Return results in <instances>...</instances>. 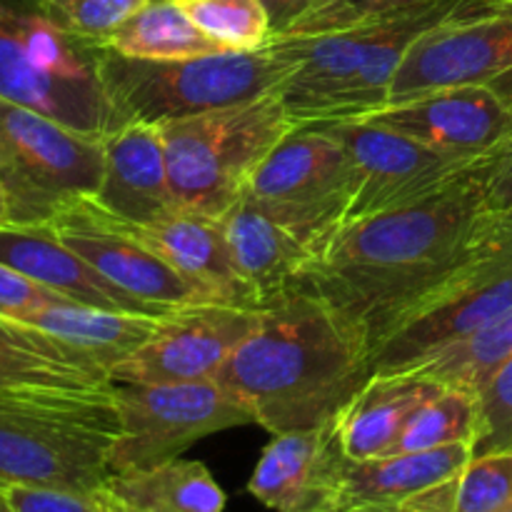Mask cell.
<instances>
[{
  "label": "cell",
  "mask_w": 512,
  "mask_h": 512,
  "mask_svg": "<svg viewBox=\"0 0 512 512\" xmlns=\"http://www.w3.org/2000/svg\"><path fill=\"white\" fill-rule=\"evenodd\" d=\"M505 153L508 148L420 203L345 223L313 253L298 288L348 320L373 355L493 223L498 210L490 205L488 188Z\"/></svg>",
  "instance_id": "1"
},
{
  "label": "cell",
  "mask_w": 512,
  "mask_h": 512,
  "mask_svg": "<svg viewBox=\"0 0 512 512\" xmlns=\"http://www.w3.org/2000/svg\"><path fill=\"white\" fill-rule=\"evenodd\" d=\"M355 188L345 145L323 125H298L255 170L245 195L318 253L348 223Z\"/></svg>",
  "instance_id": "10"
},
{
  "label": "cell",
  "mask_w": 512,
  "mask_h": 512,
  "mask_svg": "<svg viewBox=\"0 0 512 512\" xmlns=\"http://www.w3.org/2000/svg\"><path fill=\"white\" fill-rule=\"evenodd\" d=\"M505 10H510V13H512V0H508V3H505Z\"/></svg>",
  "instance_id": "45"
},
{
  "label": "cell",
  "mask_w": 512,
  "mask_h": 512,
  "mask_svg": "<svg viewBox=\"0 0 512 512\" xmlns=\"http://www.w3.org/2000/svg\"><path fill=\"white\" fill-rule=\"evenodd\" d=\"M158 128L180 208L220 218L243 198L255 170L298 125L275 90L248 103L168 120Z\"/></svg>",
  "instance_id": "7"
},
{
  "label": "cell",
  "mask_w": 512,
  "mask_h": 512,
  "mask_svg": "<svg viewBox=\"0 0 512 512\" xmlns=\"http://www.w3.org/2000/svg\"><path fill=\"white\" fill-rule=\"evenodd\" d=\"M318 125L330 130L345 145L358 175L348 223L420 203L458 183L483 160L498 155L493 153L480 160L455 158L363 118Z\"/></svg>",
  "instance_id": "12"
},
{
  "label": "cell",
  "mask_w": 512,
  "mask_h": 512,
  "mask_svg": "<svg viewBox=\"0 0 512 512\" xmlns=\"http://www.w3.org/2000/svg\"><path fill=\"white\" fill-rule=\"evenodd\" d=\"M488 198L493 210H512V143L490 178Z\"/></svg>",
  "instance_id": "38"
},
{
  "label": "cell",
  "mask_w": 512,
  "mask_h": 512,
  "mask_svg": "<svg viewBox=\"0 0 512 512\" xmlns=\"http://www.w3.org/2000/svg\"><path fill=\"white\" fill-rule=\"evenodd\" d=\"M63 295L53 293L45 285L35 283L28 275L18 273L10 265L0 263V315L13 320L28 318L35 310L45 308Z\"/></svg>",
  "instance_id": "36"
},
{
  "label": "cell",
  "mask_w": 512,
  "mask_h": 512,
  "mask_svg": "<svg viewBox=\"0 0 512 512\" xmlns=\"http://www.w3.org/2000/svg\"><path fill=\"white\" fill-rule=\"evenodd\" d=\"M488 88L493 90V93L498 95V98L512 110V68L505 70L503 75H498L493 83H488Z\"/></svg>",
  "instance_id": "39"
},
{
  "label": "cell",
  "mask_w": 512,
  "mask_h": 512,
  "mask_svg": "<svg viewBox=\"0 0 512 512\" xmlns=\"http://www.w3.org/2000/svg\"><path fill=\"white\" fill-rule=\"evenodd\" d=\"M440 388L443 385L410 370L370 375L335 418L345 455L353 460L393 455L413 415L440 393Z\"/></svg>",
  "instance_id": "22"
},
{
  "label": "cell",
  "mask_w": 512,
  "mask_h": 512,
  "mask_svg": "<svg viewBox=\"0 0 512 512\" xmlns=\"http://www.w3.org/2000/svg\"><path fill=\"white\" fill-rule=\"evenodd\" d=\"M103 43L60 28L30 0H0V98L78 133L123 128L100 78Z\"/></svg>",
  "instance_id": "5"
},
{
  "label": "cell",
  "mask_w": 512,
  "mask_h": 512,
  "mask_svg": "<svg viewBox=\"0 0 512 512\" xmlns=\"http://www.w3.org/2000/svg\"><path fill=\"white\" fill-rule=\"evenodd\" d=\"M512 503V453L470 458L460 470L453 512H500Z\"/></svg>",
  "instance_id": "32"
},
{
  "label": "cell",
  "mask_w": 512,
  "mask_h": 512,
  "mask_svg": "<svg viewBox=\"0 0 512 512\" xmlns=\"http://www.w3.org/2000/svg\"><path fill=\"white\" fill-rule=\"evenodd\" d=\"M105 170L93 203L130 225H143L178 210L170 188L165 145L158 125L128 123L103 138Z\"/></svg>",
  "instance_id": "20"
},
{
  "label": "cell",
  "mask_w": 512,
  "mask_h": 512,
  "mask_svg": "<svg viewBox=\"0 0 512 512\" xmlns=\"http://www.w3.org/2000/svg\"><path fill=\"white\" fill-rule=\"evenodd\" d=\"M0 512H15V510H13V505H10L8 493H5L3 485H0Z\"/></svg>",
  "instance_id": "42"
},
{
  "label": "cell",
  "mask_w": 512,
  "mask_h": 512,
  "mask_svg": "<svg viewBox=\"0 0 512 512\" xmlns=\"http://www.w3.org/2000/svg\"><path fill=\"white\" fill-rule=\"evenodd\" d=\"M113 220L125 233H130L160 258L168 260L185 278L213 290L225 305L263 310L255 290L245 283L243 275L235 268L220 218L178 208L143 225H130L118 218Z\"/></svg>",
  "instance_id": "19"
},
{
  "label": "cell",
  "mask_w": 512,
  "mask_h": 512,
  "mask_svg": "<svg viewBox=\"0 0 512 512\" xmlns=\"http://www.w3.org/2000/svg\"><path fill=\"white\" fill-rule=\"evenodd\" d=\"M103 493L140 512H223V488L198 460L175 458L140 473L110 475Z\"/></svg>",
  "instance_id": "25"
},
{
  "label": "cell",
  "mask_w": 512,
  "mask_h": 512,
  "mask_svg": "<svg viewBox=\"0 0 512 512\" xmlns=\"http://www.w3.org/2000/svg\"><path fill=\"white\" fill-rule=\"evenodd\" d=\"M120 435L110 473H140L180 458L220 430L255 423L248 405L218 380L203 383H113Z\"/></svg>",
  "instance_id": "11"
},
{
  "label": "cell",
  "mask_w": 512,
  "mask_h": 512,
  "mask_svg": "<svg viewBox=\"0 0 512 512\" xmlns=\"http://www.w3.org/2000/svg\"><path fill=\"white\" fill-rule=\"evenodd\" d=\"M0 263L10 265L35 283L75 303L143 315H170L115 288L88 260L70 250L50 225H3L0 228Z\"/></svg>",
  "instance_id": "21"
},
{
  "label": "cell",
  "mask_w": 512,
  "mask_h": 512,
  "mask_svg": "<svg viewBox=\"0 0 512 512\" xmlns=\"http://www.w3.org/2000/svg\"><path fill=\"white\" fill-rule=\"evenodd\" d=\"M363 512H403V510H363Z\"/></svg>",
  "instance_id": "44"
},
{
  "label": "cell",
  "mask_w": 512,
  "mask_h": 512,
  "mask_svg": "<svg viewBox=\"0 0 512 512\" xmlns=\"http://www.w3.org/2000/svg\"><path fill=\"white\" fill-rule=\"evenodd\" d=\"M373 375L363 335L325 300L295 288L265 305L255 333L218 373L268 433L338 418Z\"/></svg>",
  "instance_id": "2"
},
{
  "label": "cell",
  "mask_w": 512,
  "mask_h": 512,
  "mask_svg": "<svg viewBox=\"0 0 512 512\" xmlns=\"http://www.w3.org/2000/svg\"><path fill=\"white\" fill-rule=\"evenodd\" d=\"M98 375L73 363L53 358L35 348L13 318L0 315V390L8 388H58V390H100L110 388Z\"/></svg>",
  "instance_id": "28"
},
{
  "label": "cell",
  "mask_w": 512,
  "mask_h": 512,
  "mask_svg": "<svg viewBox=\"0 0 512 512\" xmlns=\"http://www.w3.org/2000/svg\"><path fill=\"white\" fill-rule=\"evenodd\" d=\"M338 438V423L318 425L310 430L273 435L248 480V493L265 508L275 512H293L305 498L325 455Z\"/></svg>",
  "instance_id": "24"
},
{
  "label": "cell",
  "mask_w": 512,
  "mask_h": 512,
  "mask_svg": "<svg viewBox=\"0 0 512 512\" xmlns=\"http://www.w3.org/2000/svg\"><path fill=\"white\" fill-rule=\"evenodd\" d=\"M495 5H498V8H503L505 10V3H508V0H493Z\"/></svg>",
  "instance_id": "43"
},
{
  "label": "cell",
  "mask_w": 512,
  "mask_h": 512,
  "mask_svg": "<svg viewBox=\"0 0 512 512\" xmlns=\"http://www.w3.org/2000/svg\"><path fill=\"white\" fill-rule=\"evenodd\" d=\"M500 512H512V503H510V505H505V508L500 510Z\"/></svg>",
  "instance_id": "46"
},
{
  "label": "cell",
  "mask_w": 512,
  "mask_h": 512,
  "mask_svg": "<svg viewBox=\"0 0 512 512\" xmlns=\"http://www.w3.org/2000/svg\"><path fill=\"white\" fill-rule=\"evenodd\" d=\"M173 315V313H170ZM168 315L108 310L58 298L20 323L33 325L70 363L110 383L115 365L148 343Z\"/></svg>",
  "instance_id": "18"
},
{
  "label": "cell",
  "mask_w": 512,
  "mask_h": 512,
  "mask_svg": "<svg viewBox=\"0 0 512 512\" xmlns=\"http://www.w3.org/2000/svg\"><path fill=\"white\" fill-rule=\"evenodd\" d=\"M503 10L493 0H440L428 8L338 33L273 35L298 58V70L278 88L295 125L358 120L390 100V83L410 45L445 20Z\"/></svg>",
  "instance_id": "3"
},
{
  "label": "cell",
  "mask_w": 512,
  "mask_h": 512,
  "mask_svg": "<svg viewBox=\"0 0 512 512\" xmlns=\"http://www.w3.org/2000/svg\"><path fill=\"white\" fill-rule=\"evenodd\" d=\"M105 170L103 138L0 98V183L10 223L48 225L93 198Z\"/></svg>",
  "instance_id": "9"
},
{
  "label": "cell",
  "mask_w": 512,
  "mask_h": 512,
  "mask_svg": "<svg viewBox=\"0 0 512 512\" xmlns=\"http://www.w3.org/2000/svg\"><path fill=\"white\" fill-rule=\"evenodd\" d=\"M30 3L60 28L85 40L103 43L145 0H30Z\"/></svg>",
  "instance_id": "34"
},
{
  "label": "cell",
  "mask_w": 512,
  "mask_h": 512,
  "mask_svg": "<svg viewBox=\"0 0 512 512\" xmlns=\"http://www.w3.org/2000/svg\"><path fill=\"white\" fill-rule=\"evenodd\" d=\"M512 68V13L460 15L420 35L390 83L388 105L435 90L488 85Z\"/></svg>",
  "instance_id": "16"
},
{
  "label": "cell",
  "mask_w": 512,
  "mask_h": 512,
  "mask_svg": "<svg viewBox=\"0 0 512 512\" xmlns=\"http://www.w3.org/2000/svg\"><path fill=\"white\" fill-rule=\"evenodd\" d=\"M48 225L115 288L150 308L173 313L200 305H225L213 290L185 278L168 260L125 233L90 198L68 205Z\"/></svg>",
  "instance_id": "13"
},
{
  "label": "cell",
  "mask_w": 512,
  "mask_h": 512,
  "mask_svg": "<svg viewBox=\"0 0 512 512\" xmlns=\"http://www.w3.org/2000/svg\"><path fill=\"white\" fill-rule=\"evenodd\" d=\"M433 3H440V0H313V5L295 20L293 28L285 35L305 38V35L338 33V30L398 18V15L428 8Z\"/></svg>",
  "instance_id": "31"
},
{
  "label": "cell",
  "mask_w": 512,
  "mask_h": 512,
  "mask_svg": "<svg viewBox=\"0 0 512 512\" xmlns=\"http://www.w3.org/2000/svg\"><path fill=\"white\" fill-rule=\"evenodd\" d=\"M470 458L473 448L458 443L425 453L353 460L345 455L338 435L320 465L318 478L293 512L398 510L423 490L458 475Z\"/></svg>",
  "instance_id": "14"
},
{
  "label": "cell",
  "mask_w": 512,
  "mask_h": 512,
  "mask_svg": "<svg viewBox=\"0 0 512 512\" xmlns=\"http://www.w3.org/2000/svg\"><path fill=\"white\" fill-rule=\"evenodd\" d=\"M15 512H108L103 493L48 488V485H5Z\"/></svg>",
  "instance_id": "35"
},
{
  "label": "cell",
  "mask_w": 512,
  "mask_h": 512,
  "mask_svg": "<svg viewBox=\"0 0 512 512\" xmlns=\"http://www.w3.org/2000/svg\"><path fill=\"white\" fill-rule=\"evenodd\" d=\"M103 500H105V508H108V512H140V510H133V508H128V505L118 503V500H115V498H110L108 493H103Z\"/></svg>",
  "instance_id": "40"
},
{
  "label": "cell",
  "mask_w": 512,
  "mask_h": 512,
  "mask_svg": "<svg viewBox=\"0 0 512 512\" xmlns=\"http://www.w3.org/2000/svg\"><path fill=\"white\" fill-rule=\"evenodd\" d=\"M118 435L113 385L0 390V485L103 493Z\"/></svg>",
  "instance_id": "4"
},
{
  "label": "cell",
  "mask_w": 512,
  "mask_h": 512,
  "mask_svg": "<svg viewBox=\"0 0 512 512\" xmlns=\"http://www.w3.org/2000/svg\"><path fill=\"white\" fill-rule=\"evenodd\" d=\"M473 458L512 453V358L500 365L478 395Z\"/></svg>",
  "instance_id": "33"
},
{
  "label": "cell",
  "mask_w": 512,
  "mask_h": 512,
  "mask_svg": "<svg viewBox=\"0 0 512 512\" xmlns=\"http://www.w3.org/2000/svg\"><path fill=\"white\" fill-rule=\"evenodd\" d=\"M10 223V215H8V198H5V190L3 183H0V228Z\"/></svg>",
  "instance_id": "41"
},
{
  "label": "cell",
  "mask_w": 512,
  "mask_h": 512,
  "mask_svg": "<svg viewBox=\"0 0 512 512\" xmlns=\"http://www.w3.org/2000/svg\"><path fill=\"white\" fill-rule=\"evenodd\" d=\"M298 58L270 38L258 50H220L180 60L123 58L103 45L100 78L123 125H163L275 93Z\"/></svg>",
  "instance_id": "6"
},
{
  "label": "cell",
  "mask_w": 512,
  "mask_h": 512,
  "mask_svg": "<svg viewBox=\"0 0 512 512\" xmlns=\"http://www.w3.org/2000/svg\"><path fill=\"white\" fill-rule=\"evenodd\" d=\"M220 220L235 268L263 308L298 288L300 273L313 258V250L298 235L270 218L245 193Z\"/></svg>",
  "instance_id": "23"
},
{
  "label": "cell",
  "mask_w": 512,
  "mask_h": 512,
  "mask_svg": "<svg viewBox=\"0 0 512 512\" xmlns=\"http://www.w3.org/2000/svg\"><path fill=\"white\" fill-rule=\"evenodd\" d=\"M263 310L200 305L175 310L153 338L115 365L110 383H203L255 333Z\"/></svg>",
  "instance_id": "15"
},
{
  "label": "cell",
  "mask_w": 512,
  "mask_h": 512,
  "mask_svg": "<svg viewBox=\"0 0 512 512\" xmlns=\"http://www.w3.org/2000/svg\"><path fill=\"white\" fill-rule=\"evenodd\" d=\"M103 45L123 58L138 60L198 58L223 50L190 20L180 0H145Z\"/></svg>",
  "instance_id": "26"
},
{
  "label": "cell",
  "mask_w": 512,
  "mask_h": 512,
  "mask_svg": "<svg viewBox=\"0 0 512 512\" xmlns=\"http://www.w3.org/2000/svg\"><path fill=\"white\" fill-rule=\"evenodd\" d=\"M180 5L223 50H258L273 38L260 0H180Z\"/></svg>",
  "instance_id": "30"
},
{
  "label": "cell",
  "mask_w": 512,
  "mask_h": 512,
  "mask_svg": "<svg viewBox=\"0 0 512 512\" xmlns=\"http://www.w3.org/2000/svg\"><path fill=\"white\" fill-rule=\"evenodd\" d=\"M268 13L273 35H285L293 28L295 20L313 5V0H260Z\"/></svg>",
  "instance_id": "37"
},
{
  "label": "cell",
  "mask_w": 512,
  "mask_h": 512,
  "mask_svg": "<svg viewBox=\"0 0 512 512\" xmlns=\"http://www.w3.org/2000/svg\"><path fill=\"white\" fill-rule=\"evenodd\" d=\"M512 310V210H498L468 258L373 350V373H398Z\"/></svg>",
  "instance_id": "8"
},
{
  "label": "cell",
  "mask_w": 512,
  "mask_h": 512,
  "mask_svg": "<svg viewBox=\"0 0 512 512\" xmlns=\"http://www.w3.org/2000/svg\"><path fill=\"white\" fill-rule=\"evenodd\" d=\"M475 425H478V398L458 388H440V393H435L413 415L393 455L425 453L458 443H468L473 448Z\"/></svg>",
  "instance_id": "29"
},
{
  "label": "cell",
  "mask_w": 512,
  "mask_h": 512,
  "mask_svg": "<svg viewBox=\"0 0 512 512\" xmlns=\"http://www.w3.org/2000/svg\"><path fill=\"white\" fill-rule=\"evenodd\" d=\"M512 358V310L500 315L485 328L475 330L473 335L435 353L425 355L415 365H410V373L428 378L443 388H458L465 393L478 395L483 385L493 378L495 370Z\"/></svg>",
  "instance_id": "27"
},
{
  "label": "cell",
  "mask_w": 512,
  "mask_h": 512,
  "mask_svg": "<svg viewBox=\"0 0 512 512\" xmlns=\"http://www.w3.org/2000/svg\"><path fill=\"white\" fill-rule=\"evenodd\" d=\"M363 120L465 160L488 158L512 143V110L488 85L415 95Z\"/></svg>",
  "instance_id": "17"
}]
</instances>
